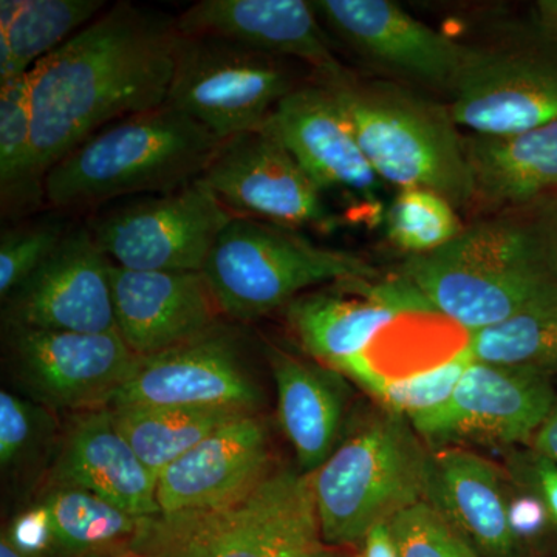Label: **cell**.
Returning a JSON list of instances; mask_svg holds the SVG:
<instances>
[{"label":"cell","instance_id":"6da1fadb","mask_svg":"<svg viewBox=\"0 0 557 557\" xmlns=\"http://www.w3.org/2000/svg\"><path fill=\"white\" fill-rule=\"evenodd\" d=\"M175 36L174 20L120 2L30 70L40 178L109 124L166 104Z\"/></svg>","mask_w":557,"mask_h":557},{"label":"cell","instance_id":"8992f818","mask_svg":"<svg viewBox=\"0 0 557 557\" xmlns=\"http://www.w3.org/2000/svg\"><path fill=\"white\" fill-rule=\"evenodd\" d=\"M321 548L311 475L271 469L222 507L143 518L129 549L156 557H306Z\"/></svg>","mask_w":557,"mask_h":557},{"label":"cell","instance_id":"7c38bea8","mask_svg":"<svg viewBox=\"0 0 557 557\" xmlns=\"http://www.w3.org/2000/svg\"><path fill=\"white\" fill-rule=\"evenodd\" d=\"M236 215L288 228H330L322 189L274 131L265 126L226 139L200 177Z\"/></svg>","mask_w":557,"mask_h":557},{"label":"cell","instance_id":"e0dca14e","mask_svg":"<svg viewBox=\"0 0 557 557\" xmlns=\"http://www.w3.org/2000/svg\"><path fill=\"white\" fill-rule=\"evenodd\" d=\"M405 278L391 284L335 282L306 292L285 307V322L299 346L325 368L338 370L364 357L373 338L401 311L428 309Z\"/></svg>","mask_w":557,"mask_h":557},{"label":"cell","instance_id":"4fadbf2b","mask_svg":"<svg viewBox=\"0 0 557 557\" xmlns=\"http://www.w3.org/2000/svg\"><path fill=\"white\" fill-rule=\"evenodd\" d=\"M319 20L372 64L454 95L475 47L448 38L391 0H317Z\"/></svg>","mask_w":557,"mask_h":557},{"label":"cell","instance_id":"5bb4252c","mask_svg":"<svg viewBox=\"0 0 557 557\" xmlns=\"http://www.w3.org/2000/svg\"><path fill=\"white\" fill-rule=\"evenodd\" d=\"M449 108L458 127L478 135L519 134L557 121V46L475 49Z\"/></svg>","mask_w":557,"mask_h":557},{"label":"cell","instance_id":"2e32d148","mask_svg":"<svg viewBox=\"0 0 557 557\" xmlns=\"http://www.w3.org/2000/svg\"><path fill=\"white\" fill-rule=\"evenodd\" d=\"M5 304L7 327L54 332H116L110 260L90 230L64 239Z\"/></svg>","mask_w":557,"mask_h":557},{"label":"cell","instance_id":"52a82bcc","mask_svg":"<svg viewBox=\"0 0 557 557\" xmlns=\"http://www.w3.org/2000/svg\"><path fill=\"white\" fill-rule=\"evenodd\" d=\"M201 273L223 317L237 321L285 309L319 285L379 276L354 252L319 247L295 228L244 215L220 234Z\"/></svg>","mask_w":557,"mask_h":557},{"label":"cell","instance_id":"44dd1931","mask_svg":"<svg viewBox=\"0 0 557 557\" xmlns=\"http://www.w3.org/2000/svg\"><path fill=\"white\" fill-rule=\"evenodd\" d=\"M271 469L263 421L255 413L236 418L160 472V515L222 507L251 491Z\"/></svg>","mask_w":557,"mask_h":557},{"label":"cell","instance_id":"836d02e7","mask_svg":"<svg viewBox=\"0 0 557 557\" xmlns=\"http://www.w3.org/2000/svg\"><path fill=\"white\" fill-rule=\"evenodd\" d=\"M67 231L57 220H35L2 230L0 236V296L2 300L27 281L64 239Z\"/></svg>","mask_w":557,"mask_h":557},{"label":"cell","instance_id":"9a60e30c","mask_svg":"<svg viewBox=\"0 0 557 557\" xmlns=\"http://www.w3.org/2000/svg\"><path fill=\"white\" fill-rule=\"evenodd\" d=\"M259 388L242 362L239 341L220 322L199 338L139 358L109 408H222L255 413Z\"/></svg>","mask_w":557,"mask_h":557},{"label":"cell","instance_id":"cb8c5ba5","mask_svg":"<svg viewBox=\"0 0 557 557\" xmlns=\"http://www.w3.org/2000/svg\"><path fill=\"white\" fill-rule=\"evenodd\" d=\"M465 150L474 205L487 214L557 193V121L519 134H471Z\"/></svg>","mask_w":557,"mask_h":557},{"label":"cell","instance_id":"277c9868","mask_svg":"<svg viewBox=\"0 0 557 557\" xmlns=\"http://www.w3.org/2000/svg\"><path fill=\"white\" fill-rule=\"evenodd\" d=\"M322 84L335 91L381 182L431 190L457 211L474 207L465 137L449 106L401 84L350 72Z\"/></svg>","mask_w":557,"mask_h":557},{"label":"cell","instance_id":"f35d334b","mask_svg":"<svg viewBox=\"0 0 557 557\" xmlns=\"http://www.w3.org/2000/svg\"><path fill=\"white\" fill-rule=\"evenodd\" d=\"M357 547L358 557H401L388 522L373 527Z\"/></svg>","mask_w":557,"mask_h":557},{"label":"cell","instance_id":"74e56055","mask_svg":"<svg viewBox=\"0 0 557 557\" xmlns=\"http://www.w3.org/2000/svg\"><path fill=\"white\" fill-rule=\"evenodd\" d=\"M3 537L24 557H54L53 531L44 504L17 515Z\"/></svg>","mask_w":557,"mask_h":557},{"label":"cell","instance_id":"30bf717a","mask_svg":"<svg viewBox=\"0 0 557 557\" xmlns=\"http://www.w3.org/2000/svg\"><path fill=\"white\" fill-rule=\"evenodd\" d=\"M556 399L549 376L474 359L442 406L409 421L434 449L461 443L515 449L530 445Z\"/></svg>","mask_w":557,"mask_h":557},{"label":"cell","instance_id":"d6986e66","mask_svg":"<svg viewBox=\"0 0 557 557\" xmlns=\"http://www.w3.org/2000/svg\"><path fill=\"white\" fill-rule=\"evenodd\" d=\"M180 35L233 40L248 49L309 65L329 83L348 70L336 60L313 3L306 0H201L174 20Z\"/></svg>","mask_w":557,"mask_h":557},{"label":"cell","instance_id":"ab89813d","mask_svg":"<svg viewBox=\"0 0 557 557\" xmlns=\"http://www.w3.org/2000/svg\"><path fill=\"white\" fill-rule=\"evenodd\" d=\"M530 448L537 450L557 465V399L547 420L542 423L534 437L531 438Z\"/></svg>","mask_w":557,"mask_h":557},{"label":"cell","instance_id":"7bdbcfd3","mask_svg":"<svg viewBox=\"0 0 557 557\" xmlns=\"http://www.w3.org/2000/svg\"><path fill=\"white\" fill-rule=\"evenodd\" d=\"M109 557H156L149 555H143V553L134 552V549H126V552H121L119 555H113Z\"/></svg>","mask_w":557,"mask_h":557},{"label":"cell","instance_id":"83f0119b","mask_svg":"<svg viewBox=\"0 0 557 557\" xmlns=\"http://www.w3.org/2000/svg\"><path fill=\"white\" fill-rule=\"evenodd\" d=\"M42 504L49 511L54 557L119 555L131 548L143 520L76 487H54Z\"/></svg>","mask_w":557,"mask_h":557},{"label":"cell","instance_id":"d590c367","mask_svg":"<svg viewBox=\"0 0 557 557\" xmlns=\"http://www.w3.org/2000/svg\"><path fill=\"white\" fill-rule=\"evenodd\" d=\"M508 479V525L523 557L527 553L544 548L548 541L557 536L542 498L509 475Z\"/></svg>","mask_w":557,"mask_h":557},{"label":"cell","instance_id":"ee69618b","mask_svg":"<svg viewBox=\"0 0 557 557\" xmlns=\"http://www.w3.org/2000/svg\"><path fill=\"white\" fill-rule=\"evenodd\" d=\"M306 557H330L329 553L325 552L324 548L318 549V552L311 553V555Z\"/></svg>","mask_w":557,"mask_h":557},{"label":"cell","instance_id":"f1b7e54d","mask_svg":"<svg viewBox=\"0 0 557 557\" xmlns=\"http://www.w3.org/2000/svg\"><path fill=\"white\" fill-rule=\"evenodd\" d=\"M0 196L3 215L46 201L36 170L28 75L0 86Z\"/></svg>","mask_w":557,"mask_h":557},{"label":"cell","instance_id":"b9f144b4","mask_svg":"<svg viewBox=\"0 0 557 557\" xmlns=\"http://www.w3.org/2000/svg\"><path fill=\"white\" fill-rule=\"evenodd\" d=\"M0 557H24L13 545L2 536L0 539Z\"/></svg>","mask_w":557,"mask_h":557},{"label":"cell","instance_id":"7402d4cb","mask_svg":"<svg viewBox=\"0 0 557 557\" xmlns=\"http://www.w3.org/2000/svg\"><path fill=\"white\" fill-rule=\"evenodd\" d=\"M505 468L467 448L429 454L428 502L480 557H522L508 525Z\"/></svg>","mask_w":557,"mask_h":557},{"label":"cell","instance_id":"4dcf8cb0","mask_svg":"<svg viewBox=\"0 0 557 557\" xmlns=\"http://www.w3.org/2000/svg\"><path fill=\"white\" fill-rule=\"evenodd\" d=\"M474 358L463 347L442 364L401 379H384L370 368L364 357L347 362L339 373L357 381L384 409L409 418L442 406Z\"/></svg>","mask_w":557,"mask_h":557},{"label":"cell","instance_id":"5b68a950","mask_svg":"<svg viewBox=\"0 0 557 557\" xmlns=\"http://www.w3.org/2000/svg\"><path fill=\"white\" fill-rule=\"evenodd\" d=\"M429 454L408 417L379 405L358 418L310 474L322 541L358 545L373 527L423 500Z\"/></svg>","mask_w":557,"mask_h":557},{"label":"cell","instance_id":"1f68e13d","mask_svg":"<svg viewBox=\"0 0 557 557\" xmlns=\"http://www.w3.org/2000/svg\"><path fill=\"white\" fill-rule=\"evenodd\" d=\"M384 228L391 244L412 256L431 255L463 231L450 201L426 189H399L384 212Z\"/></svg>","mask_w":557,"mask_h":557},{"label":"cell","instance_id":"d4e9b609","mask_svg":"<svg viewBox=\"0 0 557 557\" xmlns=\"http://www.w3.org/2000/svg\"><path fill=\"white\" fill-rule=\"evenodd\" d=\"M277 391L278 420L295 449L302 474L317 472L341 440L346 387L341 373L267 347Z\"/></svg>","mask_w":557,"mask_h":557},{"label":"cell","instance_id":"ac0fdd59","mask_svg":"<svg viewBox=\"0 0 557 557\" xmlns=\"http://www.w3.org/2000/svg\"><path fill=\"white\" fill-rule=\"evenodd\" d=\"M116 332L138 358L199 338L223 317L201 271H135L110 262Z\"/></svg>","mask_w":557,"mask_h":557},{"label":"cell","instance_id":"8d00e7d4","mask_svg":"<svg viewBox=\"0 0 557 557\" xmlns=\"http://www.w3.org/2000/svg\"><path fill=\"white\" fill-rule=\"evenodd\" d=\"M505 471L520 485L530 487L548 509L557 536V465L533 448L509 449Z\"/></svg>","mask_w":557,"mask_h":557},{"label":"cell","instance_id":"e575fe53","mask_svg":"<svg viewBox=\"0 0 557 557\" xmlns=\"http://www.w3.org/2000/svg\"><path fill=\"white\" fill-rule=\"evenodd\" d=\"M388 523L401 557H480L428 502H418Z\"/></svg>","mask_w":557,"mask_h":557},{"label":"cell","instance_id":"ba28073f","mask_svg":"<svg viewBox=\"0 0 557 557\" xmlns=\"http://www.w3.org/2000/svg\"><path fill=\"white\" fill-rule=\"evenodd\" d=\"M174 62L166 106L223 141L265 126L278 102L300 86L284 58L211 36L177 32Z\"/></svg>","mask_w":557,"mask_h":557},{"label":"cell","instance_id":"4316f807","mask_svg":"<svg viewBox=\"0 0 557 557\" xmlns=\"http://www.w3.org/2000/svg\"><path fill=\"white\" fill-rule=\"evenodd\" d=\"M109 409L123 437L157 478L223 424L249 413L236 409L163 406H119Z\"/></svg>","mask_w":557,"mask_h":557},{"label":"cell","instance_id":"d6a6232c","mask_svg":"<svg viewBox=\"0 0 557 557\" xmlns=\"http://www.w3.org/2000/svg\"><path fill=\"white\" fill-rule=\"evenodd\" d=\"M57 431L53 413L39 403L0 392V465L11 472L30 463Z\"/></svg>","mask_w":557,"mask_h":557},{"label":"cell","instance_id":"9c48e42d","mask_svg":"<svg viewBox=\"0 0 557 557\" xmlns=\"http://www.w3.org/2000/svg\"><path fill=\"white\" fill-rule=\"evenodd\" d=\"M236 218L201 180L109 212L91 234L113 265L135 271H201Z\"/></svg>","mask_w":557,"mask_h":557},{"label":"cell","instance_id":"484cf974","mask_svg":"<svg viewBox=\"0 0 557 557\" xmlns=\"http://www.w3.org/2000/svg\"><path fill=\"white\" fill-rule=\"evenodd\" d=\"M104 0H2L0 86L28 75L44 58L97 20Z\"/></svg>","mask_w":557,"mask_h":557},{"label":"cell","instance_id":"3957f363","mask_svg":"<svg viewBox=\"0 0 557 557\" xmlns=\"http://www.w3.org/2000/svg\"><path fill=\"white\" fill-rule=\"evenodd\" d=\"M223 139L199 121L161 106L109 124L58 161L44 177L57 209L94 207L139 193H171L196 182Z\"/></svg>","mask_w":557,"mask_h":557},{"label":"cell","instance_id":"7a4b0ae2","mask_svg":"<svg viewBox=\"0 0 557 557\" xmlns=\"http://www.w3.org/2000/svg\"><path fill=\"white\" fill-rule=\"evenodd\" d=\"M401 278L469 333L552 302L556 205L547 197L474 220L445 247L406 259Z\"/></svg>","mask_w":557,"mask_h":557},{"label":"cell","instance_id":"8fae6325","mask_svg":"<svg viewBox=\"0 0 557 557\" xmlns=\"http://www.w3.org/2000/svg\"><path fill=\"white\" fill-rule=\"evenodd\" d=\"M10 362L22 386L50 410L109 408L138 368L119 332L7 327Z\"/></svg>","mask_w":557,"mask_h":557},{"label":"cell","instance_id":"60d3db41","mask_svg":"<svg viewBox=\"0 0 557 557\" xmlns=\"http://www.w3.org/2000/svg\"><path fill=\"white\" fill-rule=\"evenodd\" d=\"M536 22L542 39L557 46V0L536 3Z\"/></svg>","mask_w":557,"mask_h":557},{"label":"cell","instance_id":"f546056e","mask_svg":"<svg viewBox=\"0 0 557 557\" xmlns=\"http://www.w3.org/2000/svg\"><path fill=\"white\" fill-rule=\"evenodd\" d=\"M475 361L549 376L557 373V299L469 333Z\"/></svg>","mask_w":557,"mask_h":557},{"label":"cell","instance_id":"603a6c76","mask_svg":"<svg viewBox=\"0 0 557 557\" xmlns=\"http://www.w3.org/2000/svg\"><path fill=\"white\" fill-rule=\"evenodd\" d=\"M157 478L116 428L110 409L73 418L51 471L54 487H76L135 518L160 515Z\"/></svg>","mask_w":557,"mask_h":557},{"label":"cell","instance_id":"ffe728a7","mask_svg":"<svg viewBox=\"0 0 557 557\" xmlns=\"http://www.w3.org/2000/svg\"><path fill=\"white\" fill-rule=\"evenodd\" d=\"M269 126L302 170L322 189L379 200L383 188L335 91L325 84H300L278 102Z\"/></svg>","mask_w":557,"mask_h":557}]
</instances>
